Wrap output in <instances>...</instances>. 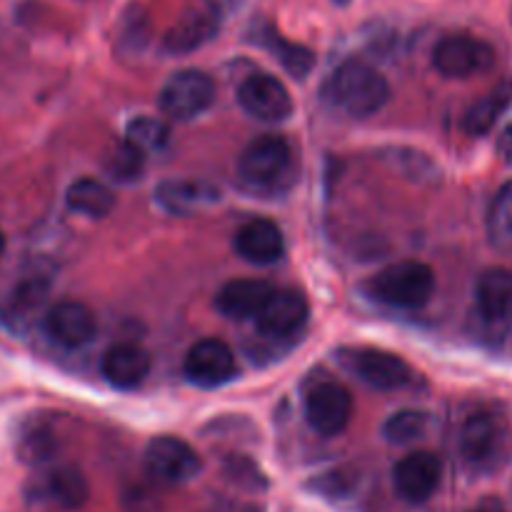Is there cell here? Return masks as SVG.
Masks as SVG:
<instances>
[{
    "label": "cell",
    "mask_w": 512,
    "mask_h": 512,
    "mask_svg": "<svg viewBox=\"0 0 512 512\" xmlns=\"http://www.w3.org/2000/svg\"><path fill=\"white\" fill-rule=\"evenodd\" d=\"M238 175L253 193H283L298 178L293 145L283 135H258L240 153Z\"/></svg>",
    "instance_id": "6da1fadb"
},
{
    "label": "cell",
    "mask_w": 512,
    "mask_h": 512,
    "mask_svg": "<svg viewBox=\"0 0 512 512\" xmlns=\"http://www.w3.org/2000/svg\"><path fill=\"white\" fill-rule=\"evenodd\" d=\"M328 98L335 108L353 118H370L390 100V85L380 70L363 60H345L328 83Z\"/></svg>",
    "instance_id": "7a4b0ae2"
},
{
    "label": "cell",
    "mask_w": 512,
    "mask_h": 512,
    "mask_svg": "<svg viewBox=\"0 0 512 512\" xmlns=\"http://www.w3.org/2000/svg\"><path fill=\"white\" fill-rule=\"evenodd\" d=\"M375 300L395 308H420L435 293V273L420 260H400L388 265L365 285Z\"/></svg>",
    "instance_id": "3957f363"
},
{
    "label": "cell",
    "mask_w": 512,
    "mask_h": 512,
    "mask_svg": "<svg viewBox=\"0 0 512 512\" xmlns=\"http://www.w3.org/2000/svg\"><path fill=\"white\" fill-rule=\"evenodd\" d=\"M338 360L375 390H400L413 383L415 373L400 355L378 348H345Z\"/></svg>",
    "instance_id": "277c9868"
},
{
    "label": "cell",
    "mask_w": 512,
    "mask_h": 512,
    "mask_svg": "<svg viewBox=\"0 0 512 512\" xmlns=\"http://www.w3.org/2000/svg\"><path fill=\"white\" fill-rule=\"evenodd\" d=\"M215 100V83L198 68L178 70L160 90V110L173 120H193Z\"/></svg>",
    "instance_id": "5b68a950"
},
{
    "label": "cell",
    "mask_w": 512,
    "mask_h": 512,
    "mask_svg": "<svg viewBox=\"0 0 512 512\" xmlns=\"http://www.w3.org/2000/svg\"><path fill=\"white\" fill-rule=\"evenodd\" d=\"M305 418L323 438H333L348 428L353 418V395L333 380H320L305 393Z\"/></svg>",
    "instance_id": "8992f818"
},
{
    "label": "cell",
    "mask_w": 512,
    "mask_h": 512,
    "mask_svg": "<svg viewBox=\"0 0 512 512\" xmlns=\"http://www.w3.org/2000/svg\"><path fill=\"white\" fill-rule=\"evenodd\" d=\"M433 65L445 78H473L495 65V50L473 35H448L433 50Z\"/></svg>",
    "instance_id": "52a82bcc"
},
{
    "label": "cell",
    "mask_w": 512,
    "mask_h": 512,
    "mask_svg": "<svg viewBox=\"0 0 512 512\" xmlns=\"http://www.w3.org/2000/svg\"><path fill=\"white\" fill-rule=\"evenodd\" d=\"M145 465H148L150 475L170 485L188 483L203 468L200 455L175 435H160V438L150 440L148 450H145Z\"/></svg>",
    "instance_id": "ba28073f"
},
{
    "label": "cell",
    "mask_w": 512,
    "mask_h": 512,
    "mask_svg": "<svg viewBox=\"0 0 512 512\" xmlns=\"http://www.w3.org/2000/svg\"><path fill=\"white\" fill-rule=\"evenodd\" d=\"M243 110L265 123H280L293 115V98L278 78L268 73H255L245 78L238 88Z\"/></svg>",
    "instance_id": "9c48e42d"
},
{
    "label": "cell",
    "mask_w": 512,
    "mask_h": 512,
    "mask_svg": "<svg viewBox=\"0 0 512 512\" xmlns=\"http://www.w3.org/2000/svg\"><path fill=\"white\" fill-rule=\"evenodd\" d=\"M235 353L228 343L218 338H205L190 348L185 358V375L200 388H218L235 378Z\"/></svg>",
    "instance_id": "30bf717a"
},
{
    "label": "cell",
    "mask_w": 512,
    "mask_h": 512,
    "mask_svg": "<svg viewBox=\"0 0 512 512\" xmlns=\"http://www.w3.org/2000/svg\"><path fill=\"white\" fill-rule=\"evenodd\" d=\"M440 478H443V463H440L438 455L428 453V450L405 455L393 470L395 490H398L400 498L413 505H420L433 498L440 485Z\"/></svg>",
    "instance_id": "8fae6325"
},
{
    "label": "cell",
    "mask_w": 512,
    "mask_h": 512,
    "mask_svg": "<svg viewBox=\"0 0 512 512\" xmlns=\"http://www.w3.org/2000/svg\"><path fill=\"white\" fill-rule=\"evenodd\" d=\"M220 30V10L213 3H198L185 10L165 33V50L175 55L193 53L215 38Z\"/></svg>",
    "instance_id": "7c38bea8"
},
{
    "label": "cell",
    "mask_w": 512,
    "mask_h": 512,
    "mask_svg": "<svg viewBox=\"0 0 512 512\" xmlns=\"http://www.w3.org/2000/svg\"><path fill=\"white\" fill-rule=\"evenodd\" d=\"M308 320V300L303 293L293 288L275 290L265 308L260 310L255 323H258V333L265 338H288V335L298 333Z\"/></svg>",
    "instance_id": "4fadbf2b"
},
{
    "label": "cell",
    "mask_w": 512,
    "mask_h": 512,
    "mask_svg": "<svg viewBox=\"0 0 512 512\" xmlns=\"http://www.w3.org/2000/svg\"><path fill=\"white\" fill-rule=\"evenodd\" d=\"M95 328L98 323H95L93 310L78 300H63L45 313V330L63 348H80L90 343Z\"/></svg>",
    "instance_id": "5bb4252c"
},
{
    "label": "cell",
    "mask_w": 512,
    "mask_h": 512,
    "mask_svg": "<svg viewBox=\"0 0 512 512\" xmlns=\"http://www.w3.org/2000/svg\"><path fill=\"white\" fill-rule=\"evenodd\" d=\"M275 285L268 280L260 278H238L225 283L223 288L215 295V308L225 315V318L233 320H248L258 318L260 310L265 308V303L270 300V295L275 293Z\"/></svg>",
    "instance_id": "9a60e30c"
},
{
    "label": "cell",
    "mask_w": 512,
    "mask_h": 512,
    "mask_svg": "<svg viewBox=\"0 0 512 512\" xmlns=\"http://www.w3.org/2000/svg\"><path fill=\"white\" fill-rule=\"evenodd\" d=\"M235 253L255 265H270L283 258L285 240L278 225L268 218H255L240 225L235 233Z\"/></svg>",
    "instance_id": "2e32d148"
},
{
    "label": "cell",
    "mask_w": 512,
    "mask_h": 512,
    "mask_svg": "<svg viewBox=\"0 0 512 512\" xmlns=\"http://www.w3.org/2000/svg\"><path fill=\"white\" fill-rule=\"evenodd\" d=\"M48 293L50 283L43 275H33V278L23 280V283L8 295L3 308H0V320H3L5 328L13 330V333H25V330L33 325V320L38 318L40 310H43Z\"/></svg>",
    "instance_id": "e0dca14e"
},
{
    "label": "cell",
    "mask_w": 512,
    "mask_h": 512,
    "mask_svg": "<svg viewBox=\"0 0 512 512\" xmlns=\"http://www.w3.org/2000/svg\"><path fill=\"white\" fill-rule=\"evenodd\" d=\"M155 200L165 213L190 215L220 200V190L205 180H163L155 188Z\"/></svg>",
    "instance_id": "ac0fdd59"
},
{
    "label": "cell",
    "mask_w": 512,
    "mask_h": 512,
    "mask_svg": "<svg viewBox=\"0 0 512 512\" xmlns=\"http://www.w3.org/2000/svg\"><path fill=\"white\" fill-rule=\"evenodd\" d=\"M503 440V423L493 413H475L460 428V453L468 463H485L493 458Z\"/></svg>",
    "instance_id": "d6986e66"
},
{
    "label": "cell",
    "mask_w": 512,
    "mask_h": 512,
    "mask_svg": "<svg viewBox=\"0 0 512 512\" xmlns=\"http://www.w3.org/2000/svg\"><path fill=\"white\" fill-rule=\"evenodd\" d=\"M150 373V355L138 345H115L103 358V375L110 385L133 390L143 385Z\"/></svg>",
    "instance_id": "ffe728a7"
},
{
    "label": "cell",
    "mask_w": 512,
    "mask_h": 512,
    "mask_svg": "<svg viewBox=\"0 0 512 512\" xmlns=\"http://www.w3.org/2000/svg\"><path fill=\"white\" fill-rule=\"evenodd\" d=\"M475 303L488 323H500L512 313V273L505 268L485 270L475 285Z\"/></svg>",
    "instance_id": "44dd1931"
},
{
    "label": "cell",
    "mask_w": 512,
    "mask_h": 512,
    "mask_svg": "<svg viewBox=\"0 0 512 512\" xmlns=\"http://www.w3.org/2000/svg\"><path fill=\"white\" fill-rule=\"evenodd\" d=\"M65 203L70 210L85 218H108L115 208V195L108 185L95 178H80L65 193Z\"/></svg>",
    "instance_id": "7402d4cb"
},
{
    "label": "cell",
    "mask_w": 512,
    "mask_h": 512,
    "mask_svg": "<svg viewBox=\"0 0 512 512\" xmlns=\"http://www.w3.org/2000/svg\"><path fill=\"white\" fill-rule=\"evenodd\" d=\"M43 493L50 503H55L63 510H78L88 500V483L83 473L73 465L50 470L43 483Z\"/></svg>",
    "instance_id": "603a6c76"
},
{
    "label": "cell",
    "mask_w": 512,
    "mask_h": 512,
    "mask_svg": "<svg viewBox=\"0 0 512 512\" xmlns=\"http://www.w3.org/2000/svg\"><path fill=\"white\" fill-rule=\"evenodd\" d=\"M258 40L263 48H268L270 53H273L275 60H280V63H283V68L288 70L293 78H300V80L308 78V73L313 70V65H315L313 50L305 48V45L290 43V40H285L283 35L275 33L273 28H260Z\"/></svg>",
    "instance_id": "cb8c5ba5"
},
{
    "label": "cell",
    "mask_w": 512,
    "mask_h": 512,
    "mask_svg": "<svg viewBox=\"0 0 512 512\" xmlns=\"http://www.w3.org/2000/svg\"><path fill=\"white\" fill-rule=\"evenodd\" d=\"M512 103V85H503L500 90L490 93L488 98L478 100L473 108L465 113L463 128L468 135H485L495 123H498L500 115L505 113V108Z\"/></svg>",
    "instance_id": "d4e9b609"
},
{
    "label": "cell",
    "mask_w": 512,
    "mask_h": 512,
    "mask_svg": "<svg viewBox=\"0 0 512 512\" xmlns=\"http://www.w3.org/2000/svg\"><path fill=\"white\" fill-rule=\"evenodd\" d=\"M490 245L500 253H512V180L495 195L488 213Z\"/></svg>",
    "instance_id": "484cf974"
},
{
    "label": "cell",
    "mask_w": 512,
    "mask_h": 512,
    "mask_svg": "<svg viewBox=\"0 0 512 512\" xmlns=\"http://www.w3.org/2000/svg\"><path fill=\"white\" fill-rule=\"evenodd\" d=\"M145 168V153L128 138L113 143V148L105 153V170L118 183H133L143 175Z\"/></svg>",
    "instance_id": "4316f807"
},
{
    "label": "cell",
    "mask_w": 512,
    "mask_h": 512,
    "mask_svg": "<svg viewBox=\"0 0 512 512\" xmlns=\"http://www.w3.org/2000/svg\"><path fill=\"white\" fill-rule=\"evenodd\" d=\"M428 425V413H420V410H400V413L390 415L383 428V435L393 445H410L425 438Z\"/></svg>",
    "instance_id": "83f0119b"
},
{
    "label": "cell",
    "mask_w": 512,
    "mask_h": 512,
    "mask_svg": "<svg viewBox=\"0 0 512 512\" xmlns=\"http://www.w3.org/2000/svg\"><path fill=\"white\" fill-rule=\"evenodd\" d=\"M125 138H128L130 143L138 145L143 153H150V150L165 148V143H168V138H170V130L160 118L140 115V118L130 120L128 123Z\"/></svg>",
    "instance_id": "f1b7e54d"
},
{
    "label": "cell",
    "mask_w": 512,
    "mask_h": 512,
    "mask_svg": "<svg viewBox=\"0 0 512 512\" xmlns=\"http://www.w3.org/2000/svg\"><path fill=\"white\" fill-rule=\"evenodd\" d=\"M18 450H20V458H23L25 463H43V460H48L55 450L53 435L43 428L30 430V433L23 435Z\"/></svg>",
    "instance_id": "f546056e"
},
{
    "label": "cell",
    "mask_w": 512,
    "mask_h": 512,
    "mask_svg": "<svg viewBox=\"0 0 512 512\" xmlns=\"http://www.w3.org/2000/svg\"><path fill=\"white\" fill-rule=\"evenodd\" d=\"M498 150H500V155H503L505 163L512 165V123L503 130V135H500Z\"/></svg>",
    "instance_id": "4dcf8cb0"
},
{
    "label": "cell",
    "mask_w": 512,
    "mask_h": 512,
    "mask_svg": "<svg viewBox=\"0 0 512 512\" xmlns=\"http://www.w3.org/2000/svg\"><path fill=\"white\" fill-rule=\"evenodd\" d=\"M3 250H5V235L3 230H0V255H3Z\"/></svg>",
    "instance_id": "1f68e13d"
},
{
    "label": "cell",
    "mask_w": 512,
    "mask_h": 512,
    "mask_svg": "<svg viewBox=\"0 0 512 512\" xmlns=\"http://www.w3.org/2000/svg\"><path fill=\"white\" fill-rule=\"evenodd\" d=\"M475 512H500L498 508H480V510H475Z\"/></svg>",
    "instance_id": "d6a6232c"
},
{
    "label": "cell",
    "mask_w": 512,
    "mask_h": 512,
    "mask_svg": "<svg viewBox=\"0 0 512 512\" xmlns=\"http://www.w3.org/2000/svg\"><path fill=\"white\" fill-rule=\"evenodd\" d=\"M335 3H340V5H343V3H348V0H335Z\"/></svg>",
    "instance_id": "836d02e7"
}]
</instances>
